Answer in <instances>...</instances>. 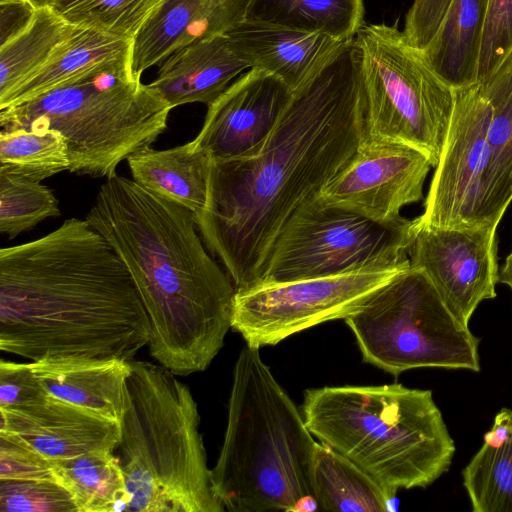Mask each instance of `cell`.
<instances>
[{
  "instance_id": "ac0fdd59",
  "label": "cell",
  "mask_w": 512,
  "mask_h": 512,
  "mask_svg": "<svg viewBox=\"0 0 512 512\" xmlns=\"http://www.w3.org/2000/svg\"><path fill=\"white\" fill-rule=\"evenodd\" d=\"M250 0H164L135 37L132 76L140 80L150 67L195 41L225 34L247 18Z\"/></svg>"
},
{
  "instance_id": "9a60e30c",
  "label": "cell",
  "mask_w": 512,
  "mask_h": 512,
  "mask_svg": "<svg viewBox=\"0 0 512 512\" xmlns=\"http://www.w3.org/2000/svg\"><path fill=\"white\" fill-rule=\"evenodd\" d=\"M292 97V91L276 76L250 68L208 106L203 126L193 142L212 160L255 156Z\"/></svg>"
},
{
  "instance_id": "f546056e",
  "label": "cell",
  "mask_w": 512,
  "mask_h": 512,
  "mask_svg": "<svg viewBox=\"0 0 512 512\" xmlns=\"http://www.w3.org/2000/svg\"><path fill=\"white\" fill-rule=\"evenodd\" d=\"M63 135L54 129L0 131V170L34 181L69 171Z\"/></svg>"
},
{
  "instance_id": "cb8c5ba5",
  "label": "cell",
  "mask_w": 512,
  "mask_h": 512,
  "mask_svg": "<svg viewBox=\"0 0 512 512\" xmlns=\"http://www.w3.org/2000/svg\"><path fill=\"white\" fill-rule=\"evenodd\" d=\"M488 0H451L435 35L421 50L451 88L477 83L478 62Z\"/></svg>"
},
{
  "instance_id": "7402d4cb",
  "label": "cell",
  "mask_w": 512,
  "mask_h": 512,
  "mask_svg": "<svg viewBox=\"0 0 512 512\" xmlns=\"http://www.w3.org/2000/svg\"><path fill=\"white\" fill-rule=\"evenodd\" d=\"M128 166L143 188L172 201L194 216L205 207L211 157L193 140L173 148H144L132 154Z\"/></svg>"
},
{
  "instance_id": "d6986e66",
  "label": "cell",
  "mask_w": 512,
  "mask_h": 512,
  "mask_svg": "<svg viewBox=\"0 0 512 512\" xmlns=\"http://www.w3.org/2000/svg\"><path fill=\"white\" fill-rule=\"evenodd\" d=\"M30 363L50 395L120 424L127 407L130 360L45 356Z\"/></svg>"
},
{
  "instance_id": "603a6c76",
  "label": "cell",
  "mask_w": 512,
  "mask_h": 512,
  "mask_svg": "<svg viewBox=\"0 0 512 512\" xmlns=\"http://www.w3.org/2000/svg\"><path fill=\"white\" fill-rule=\"evenodd\" d=\"M309 480L319 509L326 511H390L397 493L322 442L314 447Z\"/></svg>"
},
{
  "instance_id": "6da1fadb",
  "label": "cell",
  "mask_w": 512,
  "mask_h": 512,
  "mask_svg": "<svg viewBox=\"0 0 512 512\" xmlns=\"http://www.w3.org/2000/svg\"><path fill=\"white\" fill-rule=\"evenodd\" d=\"M364 121L359 55L352 41L293 94L258 154L211 159L206 205L194 217L236 291L260 283L283 226L355 154Z\"/></svg>"
},
{
  "instance_id": "8d00e7d4",
  "label": "cell",
  "mask_w": 512,
  "mask_h": 512,
  "mask_svg": "<svg viewBox=\"0 0 512 512\" xmlns=\"http://www.w3.org/2000/svg\"><path fill=\"white\" fill-rule=\"evenodd\" d=\"M500 283L505 284L512 293V249L500 268Z\"/></svg>"
},
{
  "instance_id": "ffe728a7",
  "label": "cell",
  "mask_w": 512,
  "mask_h": 512,
  "mask_svg": "<svg viewBox=\"0 0 512 512\" xmlns=\"http://www.w3.org/2000/svg\"><path fill=\"white\" fill-rule=\"evenodd\" d=\"M249 69L227 35L195 41L168 56L149 86L173 109L188 103L209 106Z\"/></svg>"
},
{
  "instance_id": "8fae6325",
  "label": "cell",
  "mask_w": 512,
  "mask_h": 512,
  "mask_svg": "<svg viewBox=\"0 0 512 512\" xmlns=\"http://www.w3.org/2000/svg\"><path fill=\"white\" fill-rule=\"evenodd\" d=\"M409 267L407 258L334 276L265 283L236 291L231 328L250 347L276 345L320 323L345 319Z\"/></svg>"
},
{
  "instance_id": "8992f818",
  "label": "cell",
  "mask_w": 512,
  "mask_h": 512,
  "mask_svg": "<svg viewBox=\"0 0 512 512\" xmlns=\"http://www.w3.org/2000/svg\"><path fill=\"white\" fill-rule=\"evenodd\" d=\"M127 407L114 450L129 512H223L211 483L197 403L176 374L131 359Z\"/></svg>"
},
{
  "instance_id": "30bf717a",
  "label": "cell",
  "mask_w": 512,
  "mask_h": 512,
  "mask_svg": "<svg viewBox=\"0 0 512 512\" xmlns=\"http://www.w3.org/2000/svg\"><path fill=\"white\" fill-rule=\"evenodd\" d=\"M418 225V217L375 221L327 206L316 195L283 226L259 284L334 276L407 259Z\"/></svg>"
},
{
  "instance_id": "7a4b0ae2",
  "label": "cell",
  "mask_w": 512,
  "mask_h": 512,
  "mask_svg": "<svg viewBox=\"0 0 512 512\" xmlns=\"http://www.w3.org/2000/svg\"><path fill=\"white\" fill-rule=\"evenodd\" d=\"M150 322L126 265L84 219L0 250V348L45 356L134 359Z\"/></svg>"
},
{
  "instance_id": "5bb4252c",
  "label": "cell",
  "mask_w": 512,
  "mask_h": 512,
  "mask_svg": "<svg viewBox=\"0 0 512 512\" xmlns=\"http://www.w3.org/2000/svg\"><path fill=\"white\" fill-rule=\"evenodd\" d=\"M432 167L419 150L394 142H362L317 199L379 222L398 220L401 209L423 199Z\"/></svg>"
},
{
  "instance_id": "3957f363",
  "label": "cell",
  "mask_w": 512,
  "mask_h": 512,
  "mask_svg": "<svg viewBox=\"0 0 512 512\" xmlns=\"http://www.w3.org/2000/svg\"><path fill=\"white\" fill-rule=\"evenodd\" d=\"M85 220L134 280L150 322V355L176 375L206 370L232 326L236 288L207 251L194 214L116 174Z\"/></svg>"
},
{
  "instance_id": "836d02e7",
  "label": "cell",
  "mask_w": 512,
  "mask_h": 512,
  "mask_svg": "<svg viewBox=\"0 0 512 512\" xmlns=\"http://www.w3.org/2000/svg\"><path fill=\"white\" fill-rule=\"evenodd\" d=\"M512 51V0H488L481 38L477 82L491 74Z\"/></svg>"
},
{
  "instance_id": "4fadbf2b",
  "label": "cell",
  "mask_w": 512,
  "mask_h": 512,
  "mask_svg": "<svg viewBox=\"0 0 512 512\" xmlns=\"http://www.w3.org/2000/svg\"><path fill=\"white\" fill-rule=\"evenodd\" d=\"M410 266L426 273L447 306L466 324L500 283L497 226H419Z\"/></svg>"
},
{
  "instance_id": "484cf974",
  "label": "cell",
  "mask_w": 512,
  "mask_h": 512,
  "mask_svg": "<svg viewBox=\"0 0 512 512\" xmlns=\"http://www.w3.org/2000/svg\"><path fill=\"white\" fill-rule=\"evenodd\" d=\"M462 479L473 512H512V409L496 414Z\"/></svg>"
},
{
  "instance_id": "e575fe53",
  "label": "cell",
  "mask_w": 512,
  "mask_h": 512,
  "mask_svg": "<svg viewBox=\"0 0 512 512\" xmlns=\"http://www.w3.org/2000/svg\"><path fill=\"white\" fill-rule=\"evenodd\" d=\"M55 480L51 459L0 438V480Z\"/></svg>"
},
{
  "instance_id": "4316f807",
  "label": "cell",
  "mask_w": 512,
  "mask_h": 512,
  "mask_svg": "<svg viewBox=\"0 0 512 512\" xmlns=\"http://www.w3.org/2000/svg\"><path fill=\"white\" fill-rule=\"evenodd\" d=\"M74 29L53 7L33 9L28 19L1 41L0 101L45 65Z\"/></svg>"
},
{
  "instance_id": "d6a6232c",
  "label": "cell",
  "mask_w": 512,
  "mask_h": 512,
  "mask_svg": "<svg viewBox=\"0 0 512 512\" xmlns=\"http://www.w3.org/2000/svg\"><path fill=\"white\" fill-rule=\"evenodd\" d=\"M1 512H77L71 493L55 480H0Z\"/></svg>"
},
{
  "instance_id": "7c38bea8",
  "label": "cell",
  "mask_w": 512,
  "mask_h": 512,
  "mask_svg": "<svg viewBox=\"0 0 512 512\" xmlns=\"http://www.w3.org/2000/svg\"><path fill=\"white\" fill-rule=\"evenodd\" d=\"M454 109L419 226L492 225L487 211L489 104L478 83L454 89ZM494 226V225H492Z\"/></svg>"
},
{
  "instance_id": "d4e9b609",
  "label": "cell",
  "mask_w": 512,
  "mask_h": 512,
  "mask_svg": "<svg viewBox=\"0 0 512 512\" xmlns=\"http://www.w3.org/2000/svg\"><path fill=\"white\" fill-rule=\"evenodd\" d=\"M477 83L490 108L486 127L490 157L487 211L490 224L498 226L512 202V51Z\"/></svg>"
},
{
  "instance_id": "d590c367",
  "label": "cell",
  "mask_w": 512,
  "mask_h": 512,
  "mask_svg": "<svg viewBox=\"0 0 512 512\" xmlns=\"http://www.w3.org/2000/svg\"><path fill=\"white\" fill-rule=\"evenodd\" d=\"M46 394L48 392L34 375L31 363L1 360L0 407L25 405Z\"/></svg>"
},
{
  "instance_id": "5b68a950",
  "label": "cell",
  "mask_w": 512,
  "mask_h": 512,
  "mask_svg": "<svg viewBox=\"0 0 512 512\" xmlns=\"http://www.w3.org/2000/svg\"><path fill=\"white\" fill-rule=\"evenodd\" d=\"M302 415L320 442L396 491L431 485L456 450L431 390L399 383L311 388Z\"/></svg>"
},
{
  "instance_id": "ba28073f",
  "label": "cell",
  "mask_w": 512,
  "mask_h": 512,
  "mask_svg": "<svg viewBox=\"0 0 512 512\" xmlns=\"http://www.w3.org/2000/svg\"><path fill=\"white\" fill-rule=\"evenodd\" d=\"M344 320L363 361L396 378L418 368L481 370L480 339L421 269L400 272Z\"/></svg>"
},
{
  "instance_id": "74e56055",
  "label": "cell",
  "mask_w": 512,
  "mask_h": 512,
  "mask_svg": "<svg viewBox=\"0 0 512 512\" xmlns=\"http://www.w3.org/2000/svg\"><path fill=\"white\" fill-rule=\"evenodd\" d=\"M62 0H27L32 8L54 7Z\"/></svg>"
},
{
  "instance_id": "2e32d148",
  "label": "cell",
  "mask_w": 512,
  "mask_h": 512,
  "mask_svg": "<svg viewBox=\"0 0 512 512\" xmlns=\"http://www.w3.org/2000/svg\"><path fill=\"white\" fill-rule=\"evenodd\" d=\"M0 438L48 459H67L115 450L120 424L53 397L0 407Z\"/></svg>"
},
{
  "instance_id": "52a82bcc",
  "label": "cell",
  "mask_w": 512,
  "mask_h": 512,
  "mask_svg": "<svg viewBox=\"0 0 512 512\" xmlns=\"http://www.w3.org/2000/svg\"><path fill=\"white\" fill-rule=\"evenodd\" d=\"M121 59L31 101L0 109L1 130L54 129L67 144L69 171L116 175L118 164L150 147L172 108Z\"/></svg>"
},
{
  "instance_id": "9c48e42d",
  "label": "cell",
  "mask_w": 512,
  "mask_h": 512,
  "mask_svg": "<svg viewBox=\"0 0 512 512\" xmlns=\"http://www.w3.org/2000/svg\"><path fill=\"white\" fill-rule=\"evenodd\" d=\"M353 42L365 97L362 142L411 146L436 167L454 109V89L396 24H363Z\"/></svg>"
},
{
  "instance_id": "277c9868",
  "label": "cell",
  "mask_w": 512,
  "mask_h": 512,
  "mask_svg": "<svg viewBox=\"0 0 512 512\" xmlns=\"http://www.w3.org/2000/svg\"><path fill=\"white\" fill-rule=\"evenodd\" d=\"M316 441L303 415L262 360L246 345L236 360L228 419L212 488L230 512H298L313 496Z\"/></svg>"
},
{
  "instance_id": "4dcf8cb0",
  "label": "cell",
  "mask_w": 512,
  "mask_h": 512,
  "mask_svg": "<svg viewBox=\"0 0 512 512\" xmlns=\"http://www.w3.org/2000/svg\"><path fill=\"white\" fill-rule=\"evenodd\" d=\"M164 0H62L53 8L68 23L133 41Z\"/></svg>"
},
{
  "instance_id": "f1b7e54d",
  "label": "cell",
  "mask_w": 512,
  "mask_h": 512,
  "mask_svg": "<svg viewBox=\"0 0 512 512\" xmlns=\"http://www.w3.org/2000/svg\"><path fill=\"white\" fill-rule=\"evenodd\" d=\"M364 0H250L247 19L352 42L363 26Z\"/></svg>"
},
{
  "instance_id": "e0dca14e",
  "label": "cell",
  "mask_w": 512,
  "mask_h": 512,
  "mask_svg": "<svg viewBox=\"0 0 512 512\" xmlns=\"http://www.w3.org/2000/svg\"><path fill=\"white\" fill-rule=\"evenodd\" d=\"M227 35L249 69L271 73L293 94L309 84L348 44L322 33L247 18Z\"/></svg>"
},
{
  "instance_id": "83f0119b",
  "label": "cell",
  "mask_w": 512,
  "mask_h": 512,
  "mask_svg": "<svg viewBox=\"0 0 512 512\" xmlns=\"http://www.w3.org/2000/svg\"><path fill=\"white\" fill-rule=\"evenodd\" d=\"M57 482L72 495L77 512L129 511L131 497L113 451L51 460Z\"/></svg>"
},
{
  "instance_id": "44dd1931",
  "label": "cell",
  "mask_w": 512,
  "mask_h": 512,
  "mask_svg": "<svg viewBox=\"0 0 512 512\" xmlns=\"http://www.w3.org/2000/svg\"><path fill=\"white\" fill-rule=\"evenodd\" d=\"M132 42L75 26L46 64L0 101V109L31 101L66 83L131 57Z\"/></svg>"
},
{
  "instance_id": "1f68e13d",
  "label": "cell",
  "mask_w": 512,
  "mask_h": 512,
  "mask_svg": "<svg viewBox=\"0 0 512 512\" xmlns=\"http://www.w3.org/2000/svg\"><path fill=\"white\" fill-rule=\"evenodd\" d=\"M60 215L52 190L40 181L0 170V232L13 239Z\"/></svg>"
}]
</instances>
